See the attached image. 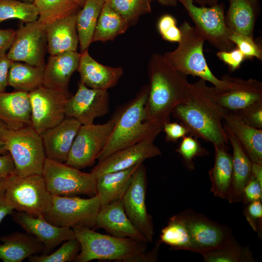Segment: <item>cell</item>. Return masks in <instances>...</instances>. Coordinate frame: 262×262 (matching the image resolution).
<instances>
[{"mask_svg": "<svg viewBox=\"0 0 262 262\" xmlns=\"http://www.w3.org/2000/svg\"><path fill=\"white\" fill-rule=\"evenodd\" d=\"M147 185L146 168L142 163L134 172L132 181L121 200L130 221L147 242L151 243L154 230L152 219L146 204Z\"/></svg>", "mask_w": 262, "mask_h": 262, "instance_id": "obj_14", "label": "cell"}, {"mask_svg": "<svg viewBox=\"0 0 262 262\" xmlns=\"http://www.w3.org/2000/svg\"><path fill=\"white\" fill-rule=\"evenodd\" d=\"M75 237L81 245L76 262L110 260L122 262H155L159 244L151 252H147V243L130 238H121L101 234L91 228L74 227Z\"/></svg>", "mask_w": 262, "mask_h": 262, "instance_id": "obj_3", "label": "cell"}, {"mask_svg": "<svg viewBox=\"0 0 262 262\" xmlns=\"http://www.w3.org/2000/svg\"><path fill=\"white\" fill-rule=\"evenodd\" d=\"M162 131L164 132L166 139L169 142H176L179 139L189 134L188 130L182 124L175 122L169 121L164 123Z\"/></svg>", "mask_w": 262, "mask_h": 262, "instance_id": "obj_48", "label": "cell"}, {"mask_svg": "<svg viewBox=\"0 0 262 262\" xmlns=\"http://www.w3.org/2000/svg\"><path fill=\"white\" fill-rule=\"evenodd\" d=\"M96 226L104 229L114 236L130 238L147 243L127 216L121 199L101 208L97 217Z\"/></svg>", "mask_w": 262, "mask_h": 262, "instance_id": "obj_22", "label": "cell"}, {"mask_svg": "<svg viewBox=\"0 0 262 262\" xmlns=\"http://www.w3.org/2000/svg\"><path fill=\"white\" fill-rule=\"evenodd\" d=\"M216 55L219 59L228 65L232 71L238 69L246 58L237 48L229 51L219 50Z\"/></svg>", "mask_w": 262, "mask_h": 262, "instance_id": "obj_47", "label": "cell"}, {"mask_svg": "<svg viewBox=\"0 0 262 262\" xmlns=\"http://www.w3.org/2000/svg\"><path fill=\"white\" fill-rule=\"evenodd\" d=\"M147 74L149 92L145 107L146 121L163 126L170 121L173 109L187 95V76L173 68L158 53L150 57Z\"/></svg>", "mask_w": 262, "mask_h": 262, "instance_id": "obj_2", "label": "cell"}, {"mask_svg": "<svg viewBox=\"0 0 262 262\" xmlns=\"http://www.w3.org/2000/svg\"><path fill=\"white\" fill-rule=\"evenodd\" d=\"M0 138L13 158L16 175H42L45 153L40 134L31 125L18 130L6 128L0 131Z\"/></svg>", "mask_w": 262, "mask_h": 262, "instance_id": "obj_6", "label": "cell"}, {"mask_svg": "<svg viewBox=\"0 0 262 262\" xmlns=\"http://www.w3.org/2000/svg\"><path fill=\"white\" fill-rule=\"evenodd\" d=\"M33 3L38 12V20L46 27L81 8L74 0H34Z\"/></svg>", "mask_w": 262, "mask_h": 262, "instance_id": "obj_36", "label": "cell"}, {"mask_svg": "<svg viewBox=\"0 0 262 262\" xmlns=\"http://www.w3.org/2000/svg\"><path fill=\"white\" fill-rule=\"evenodd\" d=\"M148 85H144L135 97L115 112V123L104 147L97 160L101 162L113 153L149 137L156 138L163 125L146 121Z\"/></svg>", "mask_w": 262, "mask_h": 262, "instance_id": "obj_4", "label": "cell"}, {"mask_svg": "<svg viewBox=\"0 0 262 262\" xmlns=\"http://www.w3.org/2000/svg\"><path fill=\"white\" fill-rule=\"evenodd\" d=\"M182 139L176 151L181 156L185 167L192 170L195 168L193 160L196 157L206 156L209 152L202 147L197 138L192 135L188 134Z\"/></svg>", "mask_w": 262, "mask_h": 262, "instance_id": "obj_41", "label": "cell"}, {"mask_svg": "<svg viewBox=\"0 0 262 262\" xmlns=\"http://www.w3.org/2000/svg\"><path fill=\"white\" fill-rule=\"evenodd\" d=\"M140 164L125 170L105 173L96 177L97 194L100 200L101 208L115 201L122 199Z\"/></svg>", "mask_w": 262, "mask_h": 262, "instance_id": "obj_27", "label": "cell"}, {"mask_svg": "<svg viewBox=\"0 0 262 262\" xmlns=\"http://www.w3.org/2000/svg\"><path fill=\"white\" fill-rule=\"evenodd\" d=\"M234 112L245 123L254 128L262 129V101L253 103Z\"/></svg>", "mask_w": 262, "mask_h": 262, "instance_id": "obj_44", "label": "cell"}, {"mask_svg": "<svg viewBox=\"0 0 262 262\" xmlns=\"http://www.w3.org/2000/svg\"><path fill=\"white\" fill-rule=\"evenodd\" d=\"M262 185L251 175L243 189L241 202L246 206L253 201H262Z\"/></svg>", "mask_w": 262, "mask_h": 262, "instance_id": "obj_46", "label": "cell"}, {"mask_svg": "<svg viewBox=\"0 0 262 262\" xmlns=\"http://www.w3.org/2000/svg\"><path fill=\"white\" fill-rule=\"evenodd\" d=\"M229 7L225 17L228 27L233 32L253 37L256 19V1L229 0Z\"/></svg>", "mask_w": 262, "mask_h": 262, "instance_id": "obj_31", "label": "cell"}, {"mask_svg": "<svg viewBox=\"0 0 262 262\" xmlns=\"http://www.w3.org/2000/svg\"><path fill=\"white\" fill-rule=\"evenodd\" d=\"M230 80L231 85L228 89L219 90L214 87L217 101L226 110L235 112L262 101V83L259 81L230 76Z\"/></svg>", "mask_w": 262, "mask_h": 262, "instance_id": "obj_20", "label": "cell"}, {"mask_svg": "<svg viewBox=\"0 0 262 262\" xmlns=\"http://www.w3.org/2000/svg\"><path fill=\"white\" fill-rule=\"evenodd\" d=\"M188 230L190 251L200 254L218 246L232 235L226 226L212 221L192 210L180 213Z\"/></svg>", "mask_w": 262, "mask_h": 262, "instance_id": "obj_15", "label": "cell"}, {"mask_svg": "<svg viewBox=\"0 0 262 262\" xmlns=\"http://www.w3.org/2000/svg\"><path fill=\"white\" fill-rule=\"evenodd\" d=\"M16 31L12 29H0V56L6 54L14 40Z\"/></svg>", "mask_w": 262, "mask_h": 262, "instance_id": "obj_51", "label": "cell"}, {"mask_svg": "<svg viewBox=\"0 0 262 262\" xmlns=\"http://www.w3.org/2000/svg\"><path fill=\"white\" fill-rule=\"evenodd\" d=\"M229 38L233 44L236 45L237 49L246 57H256L259 60H262V49L256 43L253 37L231 31Z\"/></svg>", "mask_w": 262, "mask_h": 262, "instance_id": "obj_42", "label": "cell"}, {"mask_svg": "<svg viewBox=\"0 0 262 262\" xmlns=\"http://www.w3.org/2000/svg\"><path fill=\"white\" fill-rule=\"evenodd\" d=\"M219 0H193L194 2L201 5L204 6L206 5L213 6L218 3Z\"/></svg>", "mask_w": 262, "mask_h": 262, "instance_id": "obj_55", "label": "cell"}, {"mask_svg": "<svg viewBox=\"0 0 262 262\" xmlns=\"http://www.w3.org/2000/svg\"><path fill=\"white\" fill-rule=\"evenodd\" d=\"M76 14L57 20L46 26L47 51L50 55L77 51L79 41L76 27Z\"/></svg>", "mask_w": 262, "mask_h": 262, "instance_id": "obj_26", "label": "cell"}, {"mask_svg": "<svg viewBox=\"0 0 262 262\" xmlns=\"http://www.w3.org/2000/svg\"><path fill=\"white\" fill-rule=\"evenodd\" d=\"M253 0V1H256V0Z\"/></svg>", "mask_w": 262, "mask_h": 262, "instance_id": "obj_61", "label": "cell"}, {"mask_svg": "<svg viewBox=\"0 0 262 262\" xmlns=\"http://www.w3.org/2000/svg\"><path fill=\"white\" fill-rule=\"evenodd\" d=\"M5 54L0 56V93L5 91L8 85V73L13 62Z\"/></svg>", "mask_w": 262, "mask_h": 262, "instance_id": "obj_50", "label": "cell"}, {"mask_svg": "<svg viewBox=\"0 0 262 262\" xmlns=\"http://www.w3.org/2000/svg\"><path fill=\"white\" fill-rule=\"evenodd\" d=\"M81 124L66 117L60 123L40 134L46 158L66 163Z\"/></svg>", "mask_w": 262, "mask_h": 262, "instance_id": "obj_19", "label": "cell"}, {"mask_svg": "<svg viewBox=\"0 0 262 262\" xmlns=\"http://www.w3.org/2000/svg\"><path fill=\"white\" fill-rule=\"evenodd\" d=\"M105 0H85L83 6L76 14V27L81 52L88 49Z\"/></svg>", "mask_w": 262, "mask_h": 262, "instance_id": "obj_33", "label": "cell"}, {"mask_svg": "<svg viewBox=\"0 0 262 262\" xmlns=\"http://www.w3.org/2000/svg\"><path fill=\"white\" fill-rule=\"evenodd\" d=\"M181 37L177 48L163 55L173 68L186 76H197L212 83L219 90L229 88L231 85L230 76L217 78L210 70L203 54L204 37L187 21L181 25Z\"/></svg>", "mask_w": 262, "mask_h": 262, "instance_id": "obj_5", "label": "cell"}, {"mask_svg": "<svg viewBox=\"0 0 262 262\" xmlns=\"http://www.w3.org/2000/svg\"><path fill=\"white\" fill-rule=\"evenodd\" d=\"M6 128H8L7 126L0 120V131L4 130Z\"/></svg>", "mask_w": 262, "mask_h": 262, "instance_id": "obj_59", "label": "cell"}, {"mask_svg": "<svg viewBox=\"0 0 262 262\" xmlns=\"http://www.w3.org/2000/svg\"><path fill=\"white\" fill-rule=\"evenodd\" d=\"M14 211L13 208L8 203L4 195L0 196V223L8 214H12Z\"/></svg>", "mask_w": 262, "mask_h": 262, "instance_id": "obj_52", "label": "cell"}, {"mask_svg": "<svg viewBox=\"0 0 262 262\" xmlns=\"http://www.w3.org/2000/svg\"><path fill=\"white\" fill-rule=\"evenodd\" d=\"M72 96L68 89L43 85L29 93L31 126L39 134L57 125L66 117L67 102Z\"/></svg>", "mask_w": 262, "mask_h": 262, "instance_id": "obj_10", "label": "cell"}, {"mask_svg": "<svg viewBox=\"0 0 262 262\" xmlns=\"http://www.w3.org/2000/svg\"><path fill=\"white\" fill-rule=\"evenodd\" d=\"M227 110L217 101L214 87L199 78L189 83L184 99L176 106L171 115L178 119L190 135L201 138L214 147L227 146L229 140L223 118Z\"/></svg>", "mask_w": 262, "mask_h": 262, "instance_id": "obj_1", "label": "cell"}, {"mask_svg": "<svg viewBox=\"0 0 262 262\" xmlns=\"http://www.w3.org/2000/svg\"><path fill=\"white\" fill-rule=\"evenodd\" d=\"M45 65L35 66L13 61L10 66L8 85L16 91L30 93L43 85Z\"/></svg>", "mask_w": 262, "mask_h": 262, "instance_id": "obj_32", "label": "cell"}, {"mask_svg": "<svg viewBox=\"0 0 262 262\" xmlns=\"http://www.w3.org/2000/svg\"><path fill=\"white\" fill-rule=\"evenodd\" d=\"M46 27L38 19L21 25L16 31L7 57L12 61L35 66L45 65L47 51Z\"/></svg>", "mask_w": 262, "mask_h": 262, "instance_id": "obj_13", "label": "cell"}, {"mask_svg": "<svg viewBox=\"0 0 262 262\" xmlns=\"http://www.w3.org/2000/svg\"><path fill=\"white\" fill-rule=\"evenodd\" d=\"M160 238V242L174 250H191L189 233L180 213L169 219L167 225L161 230Z\"/></svg>", "mask_w": 262, "mask_h": 262, "instance_id": "obj_37", "label": "cell"}, {"mask_svg": "<svg viewBox=\"0 0 262 262\" xmlns=\"http://www.w3.org/2000/svg\"><path fill=\"white\" fill-rule=\"evenodd\" d=\"M178 1L184 7L195 25L194 27L206 41L219 50H231L233 44L229 36L231 31L226 24L223 4L198 7L194 4L193 0Z\"/></svg>", "mask_w": 262, "mask_h": 262, "instance_id": "obj_11", "label": "cell"}, {"mask_svg": "<svg viewBox=\"0 0 262 262\" xmlns=\"http://www.w3.org/2000/svg\"><path fill=\"white\" fill-rule=\"evenodd\" d=\"M205 262H254L252 252L244 247L232 235L216 247L200 254Z\"/></svg>", "mask_w": 262, "mask_h": 262, "instance_id": "obj_34", "label": "cell"}, {"mask_svg": "<svg viewBox=\"0 0 262 262\" xmlns=\"http://www.w3.org/2000/svg\"><path fill=\"white\" fill-rule=\"evenodd\" d=\"M81 250L79 241L75 237L65 241L61 246L48 255H32L29 257L30 262H69L74 261Z\"/></svg>", "mask_w": 262, "mask_h": 262, "instance_id": "obj_40", "label": "cell"}, {"mask_svg": "<svg viewBox=\"0 0 262 262\" xmlns=\"http://www.w3.org/2000/svg\"><path fill=\"white\" fill-rule=\"evenodd\" d=\"M16 174L14 161L8 153H0V177L8 178Z\"/></svg>", "mask_w": 262, "mask_h": 262, "instance_id": "obj_49", "label": "cell"}, {"mask_svg": "<svg viewBox=\"0 0 262 262\" xmlns=\"http://www.w3.org/2000/svg\"><path fill=\"white\" fill-rule=\"evenodd\" d=\"M225 131L233 150L232 178L227 200L234 203L241 202L243 189L251 175L252 162L232 134Z\"/></svg>", "mask_w": 262, "mask_h": 262, "instance_id": "obj_29", "label": "cell"}, {"mask_svg": "<svg viewBox=\"0 0 262 262\" xmlns=\"http://www.w3.org/2000/svg\"><path fill=\"white\" fill-rule=\"evenodd\" d=\"M0 259L4 262H21L27 258L43 252V244L31 234L14 232L0 237Z\"/></svg>", "mask_w": 262, "mask_h": 262, "instance_id": "obj_28", "label": "cell"}, {"mask_svg": "<svg viewBox=\"0 0 262 262\" xmlns=\"http://www.w3.org/2000/svg\"><path fill=\"white\" fill-rule=\"evenodd\" d=\"M51 195V206L44 218L57 227L72 228L96 226V219L101 209L98 195L89 198L77 196Z\"/></svg>", "mask_w": 262, "mask_h": 262, "instance_id": "obj_9", "label": "cell"}, {"mask_svg": "<svg viewBox=\"0 0 262 262\" xmlns=\"http://www.w3.org/2000/svg\"><path fill=\"white\" fill-rule=\"evenodd\" d=\"M7 152L3 140L0 138V153L4 154Z\"/></svg>", "mask_w": 262, "mask_h": 262, "instance_id": "obj_57", "label": "cell"}, {"mask_svg": "<svg viewBox=\"0 0 262 262\" xmlns=\"http://www.w3.org/2000/svg\"><path fill=\"white\" fill-rule=\"evenodd\" d=\"M150 2L156 1L159 3L165 6H176L177 5L178 0H148Z\"/></svg>", "mask_w": 262, "mask_h": 262, "instance_id": "obj_54", "label": "cell"}, {"mask_svg": "<svg viewBox=\"0 0 262 262\" xmlns=\"http://www.w3.org/2000/svg\"><path fill=\"white\" fill-rule=\"evenodd\" d=\"M38 10L33 3L18 0H0V23L16 18L28 23L38 19Z\"/></svg>", "mask_w": 262, "mask_h": 262, "instance_id": "obj_38", "label": "cell"}, {"mask_svg": "<svg viewBox=\"0 0 262 262\" xmlns=\"http://www.w3.org/2000/svg\"><path fill=\"white\" fill-rule=\"evenodd\" d=\"M223 125L224 129L232 134L251 162L262 164V129L250 126L235 113L227 110Z\"/></svg>", "mask_w": 262, "mask_h": 262, "instance_id": "obj_23", "label": "cell"}, {"mask_svg": "<svg viewBox=\"0 0 262 262\" xmlns=\"http://www.w3.org/2000/svg\"><path fill=\"white\" fill-rule=\"evenodd\" d=\"M115 123L113 115L103 124L82 125L65 163L79 169L92 166L105 146Z\"/></svg>", "mask_w": 262, "mask_h": 262, "instance_id": "obj_12", "label": "cell"}, {"mask_svg": "<svg viewBox=\"0 0 262 262\" xmlns=\"http://www.w3.org/2000/svg\"><path fill=\"white\" fill-rule=\"evenodd\" d=\"M29 93L16 91L0 93V120L11 130L31 125Z\"/></svg>", "mask_w": 262, "mask_h": 262, "instance_id": "obj_24", "label": "cell"}, {"mask_svg": "<svg viewBox=\"0 0 262 262\" xmlns=\"http://www.w3.org/2000/svg\"><path fill=\"white\" fill-rule=\"evenodd\" d=\"M82 8L85 2V0H74Z\"/></svg>", "mask_w": 262, "mask_h": 262, "instance_id": "obj_58", "label": "cell"}, {"mask_svg": "<svg viewBox=\"0 0 262 262\" xmlns=\"http://www.w3.org/2000/svg\"><path fill=\"white\" fill-rule=\"evenodd\" d=\"M157 28L162 38L171 42H179L181 33L176 26V20L172 15L165 14L159 19Z\"/></svg>", "mask_w": 262, "mask_h": 262, "instance_id": "obj_43", "label": "cell"}, {"mask_svg": "<svg viewBox=\"0 0 262 262\" xmlns=\"http://www.w3.org/2000/svg\"><path fill=\"white\" fill-rule=\"evenodd\" d=\"M80 53L77 69L80 82L91 88L106 90L117 84L124 74L122 67L107 66L98 62L91 56L88 49Z\"/></svg>", "mask_w": 262, "mask_h": 262, "instance_id": "obj_21", "label": "cell"}, {"mask_svg": "<svg viewBox=\"0 0 262 262\" xmlns=\"http://www.w3.org/2000/svg\"><path fill=\"white\" fill-rule=\"evenodd\" d=\"M214 147V163L209 171L211 192L216 197L227 199L232 178V156L228 152V146Z\"/></svg>", "mask_w": 262, "mask_h": 262, "instance_id": "obj_30", "label": "cell"}, {"mask_svg": "<svg viewBox=\"0 0 262 262\" xmlns=\"http://www.w3.org/2000/svg\"><path fill=\"white\" fill-rule=\"evenodd\" d=\"M129 28L125 20L105 0L98 20L93 42L112 41L124 33Z\"/></svg>", "mask_w": 262, "mask_h": 262, "instance_id": "obj_35", "label": "cell"}, {"mask_svg": "<svg viewBox=\"0 0 262 262\" xmlns=\"http://www.w3.org/2000/svg\"><path fill=\"white\" fill-rule=\"evenodd\" d=\"M251 175L262 185V164L252 163Z\"/></svg>", "mask_w": 262, "mask_h": 262, "instance_id": "obj_53", "label": "cell"}, {"mask_svg": "<svg viewBox=\"0 0 262 262\" xmlns=\"http://www.w3.org/2000/svg\"><path fill=\"white\" fill-rule=\"evenodd\" d=\"M244 214L252 229L262 236V201L251 202L245 206Z\"/></svg>", "mask_w": 262, "mask_h": 262, "instance_id": "obj_45", "label": "cell"}, {"mask_svg": "<svg viewBox=\"0 0 262 262\" xmlns=\"http://www.w3.org/2000/svg\"><path fill=\"white\" fill-rule=\"evenodd\" d=\"M12 215L15 222L21 226L27 233L33 235L43 244L42 255L50 254L62 242L75 238L72 229L54 226L43 216L35 217L24 212L14 211Z\"/></svg>", "mask_w": 262, "mask_h": 262, "instance_id": "obj_18", "label": "cell"}, {"mask_svg": "<svg viewBox=\"0 0 262 262\" xmlns=\"http://www.w3.org/2000/svg\"><path fill=\"white\" fill-rule=\"evenodd\" d=\"M20 0L23 1L29 2H31V3H33V1H34V0Z\"/></svg>", "mask_w": 262, "mask_h": 262, "instance_id": "obj_60", "label": "cell"}, {"mask_svg": "<svg viewBox=\"0 0 262 262\" xmlns=\"http://www.w3.org/2000/svg\"><path fill=\"white\" fill-rule=\"evenodd\" d=\"M7 179V178L0 177V196L4 194Z\"/></svg>", "mask_w": 262, "mask_h": 262, "instance_id": "obj_56", "label": "cell"}, {"mask_svg": "<svg viewBox=\"0 0 262 262\" xmlns=\"http://www.w3.org/2000/svg\"><path fill=\"white\" fill-rule=\"evenodd\" d=\"M46 187L52 195L59 196L97 195V179L92 173L46 159L42 173Z\"/></svg>", "mask_w": 262, "mask_h": 262, "instance_id": "obj_8", "label": "cell"}, {"mask_svg": "<svg viewBox=\"0 0 262 262\" xmlns=\"http://www.w3.org/2000/svg\"><path fill=\"white\" fill-rule=\"evenodd\" d=\"M81 53L68 51L50 55L45 64L43 85L47 87L68 89L70 78L77 70Z\"/></svg>", "mask_w": 262, "mask_h": 262, "instance_id": "obj_25", "label": "cell"}, {"mask_svg": "<svg viewBox=\"0 0 262 262\" xmlns=\"http://www.w3.org/2000/svg\"><path fill=\"white\" fill-rule=\"evenodd\" d=\"M14 210L37 217L44 216L51 206V195L41 175L7 178L4 194Z\"/></svg>", "mask_w": 262, "mask_h": 262, "instance_id": "obj_7", "label": "cell"}, {"mask_svg": "<svg viewBox=\"0 0 262 262\" xmlns=\"http://www.w3.org/2000/svg\"><path fill=\"white\" fill-rule=\"evenodd\" d=\"M109 98L108 90L91 88L79 81L77 92L67 102L66 116L81 125L93 124L96 118L109 113Z\"/></svg>", "mask_w": 262, "mask_h": 262, "instance_id": "obj_16", "label": "cell"}, {"mask_svg": "<svg viewBox=\"0 0 262 262\" xmlns=\"http://www.w3.org/2000/svg\"><path fill=\"white\" fill-rule=\"evenodd\" d=\"M127 22L135 25L140 16L151 12L148 0H105Z\"/></svg>", "mask_w": 262, "mask_h": 262, "instance_id": "obj_39", "label": "cell"}, {"mask_svg": "<svg viewBox=\"0 0 262 262\" xmlns=\"http://www.w3.org/2000/svg\"><path fill=\"white\" fill-rule=\"evenodd\" d=\"M155 139L149 137L113 153L98 162L91 172L96 178L105 173L130 168L162 155L160 149L154 143Z\"/></svg>", "mask_w": 262, "mask_h": 262, "instance_id": "obj_17", "label": "cell"}]
</instances>
